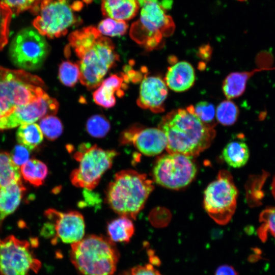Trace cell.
<instances>
[{"instance_id": "cell-9", "label": "cell", "mask_w": 275, "mask_h": 275, "mask_svg": "<svg viewBox=\"0 0 275 275\" xmlns=\"http://www.w3.org/2000/svg\"><path fill=\"white\" fill-rule=\"evenodd\" d=\"M38 241L18 239L9 235L0 238V273L1 275H29L39 271L41 263L34 253L33 248Z\"/></svg>"}, {"instance_id": "cell-6", "label": "cell", "mask_w": 275, "mask_h": 275, "mask_svg": "<svg viewBox=\"0 0 275 275\" xmlns=\"http://www.w3.org/2000/svg\"><path fill=\"white\" fill-rule=\"evenodd\" d=\"M44 82L38 76L23 70L0 67V111L1 117L16 107L26 105L42 96Z\"/></svg>"}, {"instance_id": "cell-22", "label": "cell", "mask_w": 275, "mask_h": 275, "mask_svg": "<svg viewBox=\"0 0 275 275\" xmlns=\"http://www.w3.org/2000/svg\"><path fill=\"white\" fill-rule=\"evenodd\" d=\"M223 157L225 162L234 168L244 166L248 161L250 152L246 144L242 141H233L223 149Z\"/></svg>"}, {"instance_id": "cell-20", "label": "cell", "mask_w": 275, "mask_h": 275, "mask_svg": "<svg viewBox=\"0 0 275 275\" xmlns=\"http://www.w3.org/2000/svg\"><path fill=\"white\" fill-rule=\"evenodd\" d=\"M139 7L138 0H101L103 15L117 20L126 21L133 18Z\"/></svg>"}, {"instance_id": "cell-38", "label": "cell", "mask_w": 275, "mask_h": 275, "mask_svg": "<svg viewBox=\"0 0 275 275\" xmlns=\"http://www.w3.org/2000/svg\"><path fill=\"white\" fill-rule=\"evenodd\" d=\"M214 275H238V273L232 265L225 264L216 269Z\"/></svg>"}, {"instance_id": "cell-13", "label": "cell", "mask_w": 275, "mask_h": 275, "mask_svg": "<svg viewBox=\"0 0 275 275\" xmlns=\"http://www.w3.org/2000/svg\"><path fill=\"white\" fill-rule=\"evenodd\" d=\"M59 106L58 101L45 92L34 101L18 106L9 115L1 117L0 130L33 123L46 116L55 115Z\"/></svg>"}, {"instance_id": "cell-37", "label": "cell", "mask_w": 275, "mask_h": 275, "mask_svg": "<svg viewBox=\"0 0 275 275\" xmlns=\"http://www.w3.org/2000/svg\"><path fill=\"white\" fill-rule=\"evenodd\" d=\"M123 275H162L150 263L135 266Z\"/></svg>"}, {"instance_id": "cell-23", "label": "cell", "mask_w": 275, "mask_h": 275, "mask_svg": "<svg viewBox=\"0 0 275 275\" xmlns=\"http://www.w3.org/2000/svg\"><path fill=\"white\" fill-rule=\"evenodd\" d=\"M134 232L131 219L123 216L111 221L107 226L108 238L114 242H128Z\"/></svg>"}, {"instance_id": "cell-21", "label": "cell", "mask_w": 275, "mask_h": 275, "mask_svg": "<svg viewBox=\"0 0 275 275\" xmlns=\"http://www.w3.org/2000/svg\"><path fill=\"white\" fill-rule=\"evenodd\" d=\"M274 69L265 66L251 71L231 73L225 78L223 83L222 89L224 95L228 99L239 97L244 93L249 79L255 73Z\"/></svg>"}, {"instance_id": "cell-10", "label": "cell", "mask_w": 275, "mask_h": 275, "mask_svg": "<svg viewBox=\"0 0 275 275\" xmlns=\"http://www.w3.org/2000/svg\"><path fill=\"white\" fill-rule=\"evenodd\" d=\"M37 15L34 27L49 38L64 36L69 28L80 23L68 0H42Z\"/></svg>"}, {"instance_id": "cell-27", "label": "cell", "mask_w": 275, "mask_h": 275, "mask_svg": "<svg viewBox=\"0 0 275 275\" xmlns=\"http://www.w3.org/2000/svg\"><path fill=\"white\" fill-rule=\"evenodd\" d=\"M216 118L221 124L229 126L234 124L237 120L239 109L237 106L230 99L221 102L217 106Z\"/></svg>"}, {"instance_id": "cell-16", "label": "cell", "mask_w": 275, "mask_h": 275, "mask_svg": "<svg viewBox=\"0 0 275 275\" xmlns=\"http://www.w3.org/2000/svg\"><path fill=\"white\" fill-rule=\"evenodd\" d=\"M168 96L166 84L160 77L144 76L140 87L137 104L141 108L154 113L164 111V103Z\"/></svg>"}, {"instance_id": "cell-31", "label": "cell", "mask_w": 275, "mask_h": 275, "mask_svg": "<svg viewBox=\"0 0 275 275\" xmlns=\"http://www.w3.org/2000/svg\"><path fill=\"white\" fill-rule=\"evenodd\" d=\"M128 28V25L125 21L107 18L100 21L98 25L97 30L103 35L116 37L125 35Z\"/></svg>"}, {"instance_id": "cell-1", "label": "cell", "mask_w": 275, "mask_h": 275, "mask_svg": "<svg viewBox=\"0 0 275 275\" xmlns=\"http://www.w3.org/2000/svg\"><path fill=\"white\" fill-rule=\"evenodd\" d=\"M65 52H73L79 67V79L88 90L99 87L107 72L119 60L111 39L93 26L72 32Z\"/></svg>"}, {"instance_id": "cell-36", "label": "cell", "mask_w": 275, "mask_h": 275, "mask_svg": "<svg viewBox=\"0 0 275 275\" xmlns=\"http://www.w3.org/2000/svg\"><path fill=\"white\" fill-rule=\"evenodd\" d=\"M30 153V150L28 148L19 144L14 147L10 156L13 162L18 167L28 161Z\"/></svg>"}, {"instance_id": "cell-25", "label": "cell", "mask_w": 275, "mask_h": 275, "mask_svg": "<svg viewBox=\"0 0 275 275\" xmlns=\"http://www.w3.org/2000/svg\"><path fill=\"white\" fill-rule=\"evenodd\" d=\"M43 139V134L39 125L34 123L21 125L16 132L17 142L30 150L40 144Z\"/></svg>"}, {"instance_id": "cell-35", "label": "cell", "mask_w": 275, "mask_h": 275, "mask_svg": "<svg viewBox=\"0 0 275 275\" xmlns=\"http://www.w3.org/2000/svg\"><path fill=\"white\" fill-rule=\"evenodd\" d=\"M260 220L262 223L258 230L260 237L266 238L268 233L275 237V207L263 210L260 214Z\"/></svg>"}, {"instance_id": "cell-14", "label": "cell", "mask_w": 275, "mask_h": 275, "mask_svg": "<svg viewBox=\"0 0 275 275\" xmlns=\"http://www.w3.org/2000/svg\"><path fill=\"white\" fill-rule=\"evenodd\" d=\"M119 142L122 145L132 144L147 156L160 153L167 145L166 136L160 128H143L139 124L131 125L123 131Z\"/></svg>"}, {"instance_id": "cell-34", "label": "cell", "mask_w": 275, "mask_h": 275, "mask_svg": "<svg viewBox=\"0 0 275 275\" xmlns=\"http://www.w3.org/2000/svg\"><path fill=\"white\" fill-rule=\"evenodd\" d=\"M42 0H0L6 4L11 10L13 14L18 15L26 10L38 14Z\"/></svg>"}, {"instance_id": "cell-24", "label": "cell", "mask_w": 275, "mask_h": 275, "mask_svg": "<svg viewBox=\"0 0 275 275\" xmlns=\"http://www.w3.org/2000/svg\"><path fill=\"white\" fill-rule=\"evenodd\" d=\"M20 172L25 181L38 187L44 182L48 174V169L42 161L31 159L21 166Z\"/></svg>"}, {"instance_id": "cell-8", "label": "cell", "mask_w": 275, "mask_h": 275, "mask_svg": "<svg viewBox=\"0 0 275 275\" xmlns=\"http://www.w3.org/2000/svg\"><path fill=\"white\" fill-rule=\"evenodd\" d=\"M238 194L230 173L221 170L216 179L204 191V209L216 223L225 225L230 221L235 211Z\"/></svg>"}, {"instance_id": "cell-29", "label": "cell", "mask_w": 275, "mask_h": 275, "mask_svg": "<svg viewBox=\"0 0 275 275\" xmlns=\"http://www.w3.org/2000/svg\"><path fill=\"white\" fill-rule=\"evenodd\" d=\"M58 75L62 84L68 87H73L79 78L78 65L70 60L63 61L59 66Z\"/></svg>"}, {"instance_id": "cell-2", "label": "cell", "mask_w": 275, "mask_h": 275, "mask_svg": "<svg viewBox=\"0 0 275 275\" xmlns=\"http://www.w3.org/2000/svg\"><path fill=\"white\" fill-rule=\"evenodd\" d=\"M165 134L169 153L196 156L208 148L215 135L213 127L203 123L194 113L193 105L163 117L159 125Z\"/></svg>"}, {"instance_id": "cell-19", "label": "cell", "mask_w": 275, "mask_h": 275, "mask_svg": "<svg viewBox=\"0 0 275 275\" xmlns=\"http://www.w3.org/2000/svg\"><path fill=\"white\" fill-rule=\"evenodd\" d=\"M25 190L21 180L0 189V229L4 220L19 206Z\"/></svg>"}, {"instance_id": "cell-7", "label": "cell", "mask_w": 275, "mask_h": 275, "mask_svg": "<svg viewBox=\"0 0 275 275\" xmlns=\"http://www.w3.org/2000/svg\"><path fill=\"white\" fill-rule=\"evenodd\" d=\"M118 155L115 150H104L96 145L81 144L73 155L79 164L70 174L71 183L77 187L93 189L102 176L111 169Z\"/></svg>"}, {"instance_id": "cell-5", "label": "cell", "mask_w": 275, "mask_h": 275, "mask_svg": "<svg viewBox=\"0 0 275 275\" xmlns=\"http://www.w3.org/2000/svg\"><path fill=\"white\" fill-rule=\"evenodd\" d=\"M141 8L139 19L134 22L130 30L131 38L148 50L158 46L163 36L173 32L175 24L167 13L171 2L164 5L158 0H138Z\"/></svg>"}, {"instance_id": "cell-18", "label": "cell", "mask_w": 275, "mask_h": 275, "mask_svg": "<svg viewBox=\"0 0 275 275\" xmlns=\"http://www.w3.org/2000/svg\"><path fill=\"white\" fill-rule=\"evenodd\" d=\"M195 72L187 62L180 61L169 67L165 76L167 87L175 92H184L194 85Z\"/></svg>"}, {"instance_id": "cell-39", "label": "cell", "mask_w": 275, "mask_h": 275, "mask_svg": "<svg viewBox=\"0 0 275 275\" xmlns=\"http://www.w3.org/2000/svg\"><path fill=\"white\" fill-rule=\"evenodd\" d=\"M148 255L149 256L150 264L153 265L154 266H158L160 264L161 262L159 258L154 255V253L153 251H149Z\"/></svg>"}, {"instance_id": "cell-28", "label": "cell", "mask_w": 275, "mask_h": 275, "mask_svg": "<svg viewBox=\"0 0 275 275\" xmlns=\"http://www.w3.org/2000/svg\"><path fill=\"white\" fill-rule=\"evenodd\" d=\"M86 128L91 136L102 138L105 136L109 131L111 124L104 116L97 114L92 116L88 119Z\"/></svg>"}, {"instance_id": "cell-32", "label": "cell", "mask_w": 275, "mask_h": 275, "mask_svg": "<svg viewBox=\"0 0 275 275\" xmlns=\"http://www.w3.org/2000/svg\"><path fill=\"white\" fill-rule=\"evenodd\" d=\"M193 111L203 123L212 127H214L215 111L213 104L207 101H200L195 106L193 105Z\"/></svg>"}, {"instance_id": "cell-17", "label": "cell", "mask_w": 275, "mask_h": 275, "mask_svg": "<svg viewBox=\"0 0 275 275\" xmlns=\"http://www.w3.org/2000/svg\"><path fill=\"white\" fill-rule=\"evenodd\" d=\"M129 82L124 73L111 75L102 80L99 88L93 92L94 101L104 108L113 107L116 102L115 94L119 97H122Z\"/></svg>"}, {"instance_id": "cell-15", "label": "cell", "mask_w": 275, "mask_h": 275, "mask_svg": "<svg viewBox=\"0 0 275 275\" xmlns=\"http://www.w3.org/2000/svg\"><path fill=\"white\" fill-rule=\"evenodd\" d=\"M45 215L53 225L54 244L59 238L63 242L73 243L81 240L85 235V224L82 214L76 211L67 212L53 209L45 211Z\"/></svg>"}, {"instance_id": "cell-30", "label": "cell", "mask_w": 275, "mask_h": 275, "mask_svg": "<svg viewBox=\"0 0 275 275\" xmlns=\"http://www.w3.org/2000/svg\"><path fill=\"white\" fill-rule=\"evenodd\" d=\"M39 124L43 134L50 141L56 140L63 132V124L61 120L54 115L41 119Z\"/></svg>"}, {"instance_id": "cell-12", "label": "cell", "mask_w": 275, "mask_h": 275, "mask_svg": "<svg viewBox=\"0 0 275 275\" xmlns=\"http://www.w3.org/2000/svg\"><path fill=\"white\" fill-rule=\"evenodd\" d=\"M49 46L44 37L32 28L19 31L13 39L9 54L13 63L23 70H34L44 63Z\"/></svg>"}, {"instance_id": "cell-11", "label": "cell", "mask_w": 275, "mask_h": 275, "mask_svg": "<svg viewBox=\"0 0 275 275\" xmlns=\"http://www.w3.org/2000/svg\"><path fill=\"white\" fill-rule=\"evenodd\" d=\"M196 173L192 156L179 153L160 156L152 170L153 178L157 184L172 189H179L188 185Z\"/></svg>"}, {"instance_id": "cell-3", "label": "cell", "mask_w": 275, "mask_h": 275, "mask_svg": "<svg viewBox=\"0 0 275 275\" xmlns=\"http://www.w3.org/2000/svg\"><path fill=\"white\" fill-rule=\"evenodd\" d=\"M153 189L152 181L146 174L132 170H122L108 185L105 200L119 215L135 219Z\"/></svg>"}, {"instance_id": "cell-26", "label": "cell", "mask_w": 275, "mask_h": 275, "mask_svg": "<svg viewBox=\"0 0 275 275\" xmlns=\"http://www.w3.org/2000/svg\"><path fill=\"white\" fill-rule=\"evenodd\" d=\"M20 180V171L12 160L10 155L0 152V189Z\"/></svg>"}, {"instance_id": "cell-33", "label": "cell", "mask_w": 275, "mask_h": 275, "mask_svg": "<svg viewBox=\"0 0 275 275\" xmlns=\"http://www.w3.org/2000/svg\"><path fill=\"white\" fill-rule=\"evenodd\" d=\"M13 13L10 8L0 2V50L7 44L9 24Z\"/></svg>"}, {"instance_id": "cell-40", "label": "cell", "mask_w": 275, "mask_h": 275, "mask_svg": "<svg viewBox=\"0 0 275 275\" xmlns=\"http://www.w3.org/2000/svg\"><path fill=\"white\" fill-rule=\"evenodd\" d=\"M238 1H240V2H242V1H246V0H238Z\"/></svg>"}, {"instance_id": "cell-4", "label": "cell", "mask_w": 275, "mask_h": 275, "mask_svg": "<svg viewBox=\"0 0 275 275\" xmlns=\"http://www.w3.org/2000/svg\"><path fill=\"white\" fill-rule=\"evenodd\" d=\"M119 256L114 242L96 235L71 244L70 251V260L81 275H113Z\"/></svg>"}]
</instances>
